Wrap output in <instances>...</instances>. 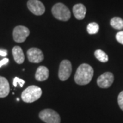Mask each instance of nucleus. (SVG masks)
<instances>
[{
  "label": "nucleus",
  "mask_w": 123,
  "mask_h": 123,
  "mask_svg": "<svg viewBox=\"0 0 123 123\" xmlns=\"http://www.w3.org/2000/svg\"><path fill=\"white\" fill-rule=\"evenodd\" d=\"M116 38L119 43L123 44V31H120L116 34Z\"/></svg>",
  "instance_id": "6ab92c4d"
},
{
  "label": "nucleus",
  "mask_w": 123,
  "mask_h": 123,
  "mask_svg": "<svg viewBox=\"0 0 123 123\" xmlns=\"http://www.w3.org/2000/svg\"><path fill=\"white\" fill-rule=\"evenodd\" d=\"M8 62H9V60L8 59V58H4V59L1 60L0 61V68H1L2 66H4V65L7 64Z\"/></svg>",
  "instance_id": "aec40b11"
},
{
  "label": "nucleus",
  "mask_w": 123,
  "mask_h": 123,
  "mask_svg": "<svg viewBox=\"0 0 123 123\" xmlns=\"http://www.w3.org/2000/svg\"><path fill=\"white\" fill-rule=\"evenodd\" d=\"M73 12L75 17L78 20H82L86 17V8L82 4H77L73 6Z\"/></svg>",
  "instance_id": "9d476101"
},
{
  "label": "nucleus",
  "mask_w": 123,
  "mask_h": 123,
  "mask_svg": "<svg viewBox=\"0 0 123 123\" xmlns=\"http://www.w3.org/2000/svg\"><path fill=\"white\" fill-rule=\"evenodd\" d=\"M28 60L31 63H40L44 60L43 51L38 48H30L27 51Z\"/></svg>",
  "instance_id": "1a4fd4ad"
},
{
  "label": "nucleus",
  "mask_w": 123,
  "mask_h": 123,
  "mask_svg": "<svg viewBox=\"0 0 123 123\" xmlns=\"http://www.w3.org/2000/svg\"><path fill=\"white\" fill-rule=\"evenodd\" d=\"M94 56L97 58L98 61L101 62H107L109 60L108 55L106 54L103 51H102L101 49H97L94 52Z\"/></svg>",
  "instance_id": "2eb2a0df"
},
{
  "label": "nucleus",
  "mask_w": 123,
  "mask_h": 123,
  "mask_svg": "<svg viewBox=\"0 0 123 123\" xmlns=\"http://www.w3.org/2000/svg\"><path fill=\"white\" fill-rule=\"evenodd\" d=\"M27 6L31 12L37 16H40L45 12L44 4L39 0H29Z\"/></svg>",
  "instance_id": "0eeeda50"
},
{
  "label": "nucleus",
  "mask_w": 123,
  "mask_h": 123,
  "mask_svg": "<svg viewBox=\"0 0 123 123\" xmlns=\"http://www.w3.org/2000/svg\"><path fill=\"white\" fill-rule=\"evenodd\" d=\"M10 92L8 81L4 77L0 76V98L7 97Z\"/></svg>",
  "instance_id": "f8f14e48"
},
{
  "label": "nucleus",
  "mask_w": 123,
  "mask_h": 123,
  "mask_svg": "<svg viewBox=\"0 0 123 123\" xmlns=\"http://www.w3.org/2000/svg\"><path fill=\"white\" fill-rule=\"evenodd\" d=\"M118 103L120 108L123 111V91L120 92L118 97Z\"/></svg>",
  "instance_id": "a211bd4d"
},
{
  "label": "nucleus",
  "mask_w": 123,
  "mask_h": 123,
  "mask_svg": "<svg viewBox=\"0 0 123 123\" xmlns=\"http://www.w3.org/2000/svg\"><path fill=\"white\" fill-rule=\"evenodd\" d=\"M7 55V51L6 50H0V56L6 57Z\"/></svg>",
  "instance_id": "412c9836"
},
{
  "label": "nucleus",
  "mask_w": 123,
  "mask_h": 123,
  "mask_svg": "<svg viewBox=\"0 0 123 123\" xmlns=\"http://www.w3.org/2000/svg\"><path fill=\"white\" fill-rule=\"evenodd\" d=\"M42 90L36 86H30L23 90L21 94V99L25 103H30L39 99L42 95Z\"/></svg>",
  "instance_id": "f03ea898"
},
{
  "label": "nucleus",
  "mask_w": 123,
  "mask_h": 123,
  "mask_svg": "<svg viewBox=\"0 0 123 123\" xmlns=\"http://www.w3.org/2000/svg\"><path fill=\"white\" fill-rule=\"evenodd\" d=\"M114 81V76L110 72L102 74L97 79V84L101 88H108L112 85Z\"/></svg>",
  "instance_id": "6e6552de"
},
{
  "label": "nucleus",
  "mask_w": 123,
  "mask_h": 123,
  "mask_svg": "<svg viewBox=\"0 0 123 123\" xmlns=\"http://www.w3.org/2000/svg\"><path fill=\"white\" fill-rule=\"evenodd\" d=\"M39 118L46 123H60L61 118L60 114L55 110L44 109L39 113Z\"/></svg>",
  "instance_id": "20e7f679"
},
{
  "label": "nucleus",
  "mask_w": 123,
  "mask_h": 123,
  "mask_svg": "<svg viewBox=\"0 0 123 123\" xmlns=\"http://www.w3.org/2000/svg\"><path fill=\"white\" fill-rule=\"evenodd\" d=\"M98 30H99V25L97 23H90L87 26V31L89 34H95L98 31Z\"/></svg>",
  "instance_id": "dca6fc26"
},
{
  "label": "nucleus",
  "mask_w": 123,
  "mask_h": 123,
  "mask_svg": "<svg viewBox=\"0 0 123 123\" xmlns=\"http://www.w3.org/2000/svg\"><path fill=\"white\" fill-rule=\"evenodd\" d=\"M110 25L115 30H121L123 29V19L120 17L112 18L110 21Z\"/></svg>",
  "instance_id": "4468645a"
},
{
  "label": "nucleus",
  "mask_w": 123,
  "mask_h": 123,
  "mask_svg": "<svg viewBox=\"0 0 123 123\" xmlns=\"http://www.w3.org/2000/svg\"><path fill=\"white\" fill-rule=\"evenodd\" d=\"M49 75V69L44 66H39L36 72L35 78L38 81H44L48 79Z\"/></svg>",
  "instance_id": "9b49d317"
},
{
  "label": "nucleus",
  "mask_w": 123,
  "mask_h": 123,
  "mask_svg": "<svg viewBox=\"0 0 123 123\" xmlns=\"http://www.w3.org/2000/svg\"><path fill=\"white\" fill-rule=\"evenodd\" d=\"M18 84L21 88H22L23 85L25 84V81L23 79H20L18 77H14L13 79V86L14 87H17Z\"/></svg>",
  "instance_id": "f3484780"
},
{
  "label": "nucleus",
  "mask_w": 123,
  "mask_h": 123,
  "mask_svg": "<svg viewBox=\"0 0 123 123\" xmlns=\"http://www.w3.org/2000/svg\"><path fill=\"white\" fill-rule=\"evenodd\" d=\"M93 75L94 70L92 66L88 64H82L76 70L74 79L75 83L78 85H87L91 81Z\"/></svg>",
  "instance_id": "f257e3e1"
},
{
  "label": "nucleus",
  "mask_w": 123,
  "mask_h": 123,
  "mask_svg": "<svg viewBox=\"0 0 123 123\" xmlns=\"http://www.w3.org/2000/svg\"><path fill=\"white\" fill-rule=\"evenodd\" d=\"M72 73V64L70 61L64 60H62L60 64L58 77L61 81H66L70 77Z\"/></svg>",
  "instance_id": "423d86ee"
},
{
  "label": "nucleus",
  "mask_w": 123,
  "mask_h": 123,
  "mask_svg": "<svg viewBox=\"0 0 123 123\" xmlns=\"http://www.w3.org/2000/svg\"><path fill=\"white\" fill-rule=\"evenodd\" d=\"M12 55L14 61L18 64L23 63L25 60V55L22 49L19 46H15L12 49Z\"/></svg>",
  "instance_id": "ddd939ff"
},
{
  "label": "nucleus",
  "mask_w": 123,
  "mask_h": 123,
  "mask_svg": "<svg viewBox=\"0 0 123 123\" xmlns=\"http://www.w3.org/2000/svg\"><path fill=\"white\" fill-rule=\"evenodd\" d=\"M30 30L26 27L23 25H18L15 27L12 33L14 40L18 43H23L25 41L28 36L30 35Z\"/></svg>",
  "instance_id": "39448f33"
},
{
  "label": "nucleus",
  "mask_w": 123,
  "mask_h": 123,
  "mask_svg": "<svg viewBox=\"0 0 123 123\" xmlns=\"http://www.w3.org/2000/svg\"><path fill=\"white\" fill-rule=\"evenodd\" d=\"M53 17L60 21H67L70 18V11L68 7L62 3H57L51 9Z\"/></svg>",
  "instance_id": "7ed1b4c3"
}]
</instances>
